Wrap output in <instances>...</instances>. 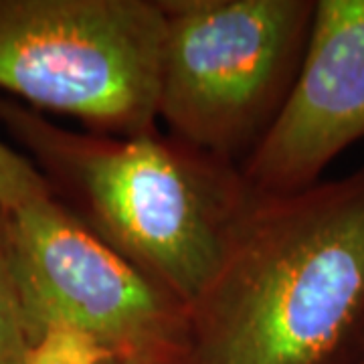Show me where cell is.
<instances>
[{"label": "cell", "mask_w": 364, "mask_h": 364, "mask_svg": "<svg viewBox=\"0 0 364 364\" xmlns=\"http://www.w3.org/2000/svg\"><path fill=\"white\" fill-rule=\"evenodd\" d=\"M195 364H334L364 326V166L253 195L188 308Z\"/></svg>", "instance_id": "obj_1"}, {"label": "cell", "mask_w": 364, "mask_h": 364, "mask_svg": "<svg viewBox=\"0 0 364 364\" xmlns=\"http://www.w3.org/2000/svg\"><path fill=\"white\" fill-rule=\"evenodd\" d=\"M0 124L79 221L186 308L195 304L253 196L241 174L156 132L77 134L4 97Z\"/></svg>", "instance_id": "obj_2"}, {"label": "cell", "mask_w": 364, "mask_h": 364, "mask_svg": "<svg viewBox=\"0 0 364 364\" xmlns=\"http://www.w3.org/2000/svg\"><path fill=\"white\" fill-rule=\"evenodd\" d=\"M158 119L174 140L229 162L251 152L298 75L314 0H160Z\"/></svg>", "instance_id": "obj_3"}, {"label": "cell", "mask_w": 364, "mask_h": 364, "mask_svg": "<svg viewBox=\"0 0 364 364\" xmlns=\"http://www.w3.org/2000/svg\"><path fill=\"white\" fill-rule=\"evenodd\" d=\"M160 0H0V91L116 138L156 132Z\"/></svg>", "instance_id": "obj_4"}, {"label": "cell", "mask_w": 364, "mask_h": 364, "mask_svg": "<svg viewBox=\"0 0 364 364\" xmlns=\"http://www.w3.org/2000/svg\"><path fill=\"white\" fill-rule=\"evenodd\" d=\"M13 273L31 344L67 326L116 356L181 358L188 308L81 223L57 198L9 210Z\"/></svg>", "instance_id": "obj_5"}, {"label": "cell", "mask_w": 364, "mask_h": 364, "mask_svg": "<svg viewBox=\"0 0 364 364\" xmlns=\"http://www.w3.org/2000/svg\"><path fill=\"white\" fill-rule=\"evenodd\" d=\"M364 138V0H318L296 81L243 162L253 195H287Z\"/></svg>", "instance_id": "obj_6"}, {"label": "cell", "mask_w": 364, "mask_h": 364, "mask_svg": "<svg viewBox=\"0 0 364 364\" xmlns=\"http://www.w3.org/2000/svg\"><path fill=\"white\" fill-rule=\"evenodd\" d=\"M31 348L11 257L9 210L0 207V364H25Z\"/></svg>", "instance_id": "obj_7"}, {"label": "cell", "mask_w": 364, "mask_h": 364, "mask_svg": "<svg viewBox=\"0 0 364 364\" xmlns=\"http://www.w3.org/2000/svg\"><path fill=\"white\" fill-rule=\"evenodd\" d=\"M112 356L116 354L87 334L67 326H51L31 344L25 364H102Z\"/></svg>", "instance_id": "obj_8"}, {"label": "cell", "mask_w": 364, "mask_h": 364, "mask_svg": "<svg viewBox=\"0 0 364 364\" xmlns=\"http://www.w3.org/2000/svg\"><path fill=\"white\" fill-rule=\"evenodd\" d=\"M49 196H55L51 184L31 158L0 142V207L14 210Z\"/></svg>", "instance_id": "obj_9"}, {"label": "cell", "mask_w": 364, "mask_h": 364, "mask_svg": "<svg viewBox=\"0 0 364 364\" xmlns=\"http://www.w3.org/2000/svg\"><path fill=\"white\" fill-rule=\"evenodd\" d=\"M176 360L170 356H112L102 364H176Z\"/></svg>", "instance_id": "obj_10"}, {"label": "cell", "mask_w": 364, "mask_h": 364, "mask_svg": "<svg viewBox=\"0 0 364 364\" xmlns=\"http://www.w3.org/2000/svg\"><path fill=\"white\" fill-rule=\"evenodd\" d=\"M348 364H364V326L358 334V340L350 350V363Z\"/></svg>", "instance_id": "obj_11"}]
</instances>
